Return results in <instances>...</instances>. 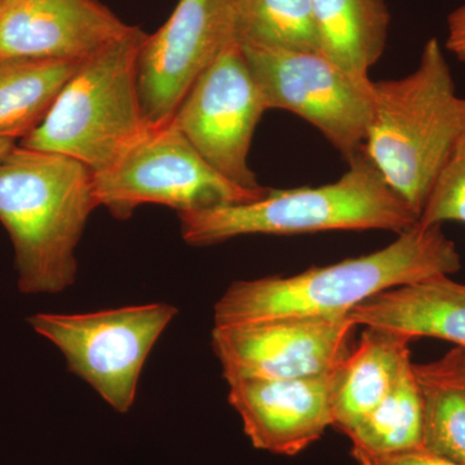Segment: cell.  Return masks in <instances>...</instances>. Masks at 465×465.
Here are the masks:
<instances>
[{"instance_id":"17","label":"cell","mask_w":465,"mask_h":465,"mask_svg":"<svg viewBox=\"0 0 465 465\" xmlns=\"http://www.w3.org/2000/svg\"><path fill=\"white\" fill-rule=\"evenodd\" d=\"M81 63L0 56V140L21 142L39 127Z\"/></svg>"},{"instance_id":"18","label":"cell","mask_w":465,"mask_h":465,"mask_svg":"<svg viewBox=\"0 0 465 465\" xmlns=\"http://www.w3.org/2000/svg\"><path fill=\"white\" fill-rule=\"evenodd\" d=\"M423 405V448L465 465V370L463 349L440 360L414 363Z\"/></svg>"},{"instance_id":"1","label":"cell","mask_w":465,"mask_h":465,"mask_svg":"<svg viewBox=\"0 0 465 465\" xmlns=\"http://www.w3.org/2000/svg\"><path fill=\"white\" fill-rule=\"evenodd\" d=\"M460 255L440 225L416 224L384 249L290 277L237 281L216 302L215 327L284 318L348 317L394 287L457 273Z\"/></svg>"},{"instance_id":"23","label":"cell","mask_w":465,"mask_h":465,"mask_svg":"<svg viewBox=\"0 0 465 465\" xmlns=\"http://www.w3.org/2000/svg\"><path fill=\"white\" fill-rule=\"evenodd\" d=\"M446 48L465 64V5L450 14Z\"/></svg>"},{"instance_id":"25","label":"cell","mask_w":465,"mask_h":465,"mask_svg":"<svg viewBox=\"0 0 465 465\" xmlns=\"http://www.w3.org/2000/svg\"><path fill=\"white\" fill-rule=\"evenodd\" d=\"M463 363H464V370H465V351L463 349Z\"/></svg>"},{"instance_id":"2","label":"cell","mask_w":465,"mask_h":465,"mask_svg":"<svg viewBox=\"0 0 465 465\" xmlns=\"http://www.w3.org/2000/svg\"><path fill=\"white\" fill-rule=\"evenodd\" d=\"M97 207L94 173L75 159L18 143L0 159V223L21 292L57 293L74 283L76 246Z\"/></svg>"},{"instance_id":"16","label":"cell","mask_w":465,"mask_h":465,"mask_svg":"<svg viewBox=\"0 0 465 465\" xmlns=\"http://www.w3.org/2000/svg\"><path fill=\"white\" fill-rule=\"evenodd\" d=\"M320 52L349 74L370 79L387 42L384 0H311Z\"/></svg>"},{"instance_id":"3","label":"cell","mask_w":465,"mask_h":465,"mask_svg":"<svg viewBox=\"0 0 465 465\" xmlns=\"http://www.w3.org/2000/svg\"><path fill=\"white\" fill-rule=\"evenodd\" d=\"M464 130L465 99L455 90L439 39L425 43L411 74L372 82L363 153L416 216Z\"/></svg>"},{"instance_id":"21","label":"cell","mask_w":465,"mask_h":465,"mask_svg":"<svg viewBox=\"0 0 465 465\" xmlns=\"http://www.w3.org/2000/svg\"><path fill=\"white\" fill-rule=\"evenodd\" d=\"M446 222L465 223V130L437 174L418 223L434 226Z\"/></svg>"},{"instance_id":"15","label":"cell","mask_w":465,"mask_h":465,"mask_svg":"<svg viewBox=\"0 0 465 465\" xmlns=\"http://www.w3.org/2000/svg\"><path fill=\"white\" fill-rule=\"evenodd\" d=\"M410 339L365 327L356 347L331 372L333 427L347 433L390 393L410 354Z\"/></svg>"},{"instance_id":"4","label":"cell","mask_w":465,"mask_h":465,"mask_svg":"<svg viewBox=\"0 0 465 465\" xmlns=\"http://www.w3.org/2000/svg\"><path fill=\"white\" fill-rule=\"evenodd\" d=\"M326 185L274 191L246 203L180 213L183 240L211 246L242 235H295L331 231L402 232L419 217L382 180L365 153Z\"/></svg>"},{"instance_id":"19","label":"cell","mask_w":465,"mask_h":465,"mask_svg":"<svg viewBox=\"0 0 465 465\" xmlns=\"http://www.w3.org/2000/svg\"><path fill=\"white\" fill-rule=\"evenodd\" d=\"M345 436L351 450L367 454L423 448V405L411 358L401 369L390 393Z\"/></svg>"},{"instance_id":"26","label":"cell","mask_w":465,"mask_h":465,"mask_svg":"<svg viewBox=\"0 0 465 465\" xmlns=\"http://www.w3.org/2000/svg\"><path fill=\"white\" fill-rule=\"evenodd\" d=\"M0 2H2V0H0Z\"/></svg>"},{"instance_id":"22","label":"cell","mask_w":465,"mask_h":465,"mask_svg":"<svg viewBox=\"0 0 465 465\" xmlns=\"http://www.w3.org/2000/svg\"><path fill=\"white\" fill-rule=\"evenodd\" d=\"M351 457L358 465H463L424 448L381 455L351 450Z\"/></svg>"},{"instance_id":"10","label":"cell","mask_w":465,"mask_h":465,"mask_svg":"<svg viewBox=\"0 0 465 465\" xmlns=\"http://www.w3.org/2000/svg\"><path fill=\"white\" fill-rule=\"evenodd\" d=\"M234 38L235 0H179L140 51V97L150 125L173 121L192 85Z\"/></svg>"},{"instance_id":"11","label":"cell","mask_w":465,"mask_h":465,"mask_svg":"<svg viewBox=\"0 0 465 465\" xmlns=\"http://www.w3.org/2000/svg\"><path fill=\"white\" fill-rule=\"evenodd\" d=\"M357 327L349 317L213 327V347L228 384L244 379L311 378L338 367L351 351Z\"/></svg>"},{"instance_id":"6","label":"cell","mask_w":465,"mask_h":465,"mask_svg":"<svg viewBox=\"0 0 465 465\" xmlns=\"http://www.w3.org/2000/svg\"><path fill=\"white\" fill-rule=\"evenodd\" d=\"M99 206L125 220L143 204L177 213L220 204L246 203L269 191L242 188L210 166L174 121L152 125L113 166L94 173Z\"/></svg>"},{"instance_id":"24","label":"cell","mask_w":465,"mask_h":465,"mask_svg":"<svg viewBox=\"0 0 465 465\" xmlns=\"http://www.w3.org/2000/svg\"><path fill=\"white\" fill-rule=\"evenodd\" d=\"M15 145H16V143L9 142V140H0V159L7 155L15 148Z\"/></svg>"},{"instance_id":"7","label":"cell","mask_w":465,"mask_h":465,"mask_svg":"<svg viewBox=\"0 0 465 465\" xmlns=\"http://www.w3.org/2000/svg\"><path fill=\"white\" fill-rule=\"evenodd\" d=\"M176 314L173 305L152 302L92 313H38L27 321L63 351L70 371L125 414L150 351Z\"/></svg>"},{"instance_id":"14","label":"cell","mask_w":465,"mask_h":465,"mask_svg":"<svg viewBox=\"0 0 465 465\" xmlns=\"http://www.w3.org/2000/svg\"><path fill=\"white\" fill-rule=\"evenodd\" d=\"M348 317L357 326L399 333L411 341L440 339L465 351V284L449 275L384 291Z\"/></svg>"},{"instance_id":"5","label":"cell","mask_w":465,"mask_h":465,"mask_svg":"<svg viewBox=\"0 0 465 465\" xmlns=\"http://www.w3.org/2000/svg\"><path fill=\"white\" fill-rule=\"evenodd\" d=\"M148 34L131 26L124 35L82 61L45 121L18 145L57 153L99 173L148 133L140 97V51Z\"/></svg>"},{"instance_id":"12","label":"cell","mask_w":465,"mask_h":465,"mask_svg":"<svg viewBox=\"0 0 465 465\" xmlns=\"http://www.w3.org/2000/svg\"><path fill=\"white\" fill-rule=\"evenodd\" d=\"M331 372L299 379L229 382V403L253 448L295 457L333 427Z\"/></svg>"},{"instance_id":"9","label":"cell","mask_w":465,"mask_h":465,"mask_svg":"<svg viewBox=\"0 0 465 465\" xmlns=\"http://www.w3.org/2000/svg\"><path fill=\"white\" fill-rule=\"evenodd\" d=\"M240 42L232 39L180 104L174 124L201 157L225 179L265 191L250 167V149L266 112Z\"/></svg>"},{"instance_id":"20","label":"cell","mask_w":465,"mask_h":465,"mask_svg":"<svg viewBox=\"0 0 465 465\" xmlns=\"http://www.w3.org/2000/svg\"><path fill=\"white\" fill-rule=\"evenodd\" d=\"M235 36L273 50L320 52L311 0H235Z\"/></svg>"},{"instance_id":"13","label":"cell","mask_w":465,"mask_h":465,"mask_svg":"<svg viewBox=\"0 0 465 465\" xmlns=\"http://www.w3.org/2000/svg\"><path fill=\"white\" fill-rule=\"evenodd\" d=\"M130 29L96 0L0 2V56L84 61Z\"/></svg>"},{"instance_id":"8","label":"cell","mask_w":465,"mask_h":465,"mask_svg":"<svg viewBox=\"0 0 465 465\" xmlns=\"http://www.w3.org/2000/svg\"><path fill=\"white\" fill-rule=\"evenodd\" d=\"M266 109L314 125L348 159L362 154L372 115V81L349 74L321 52L240 43Z\"/></svg>"}]
</instances>
